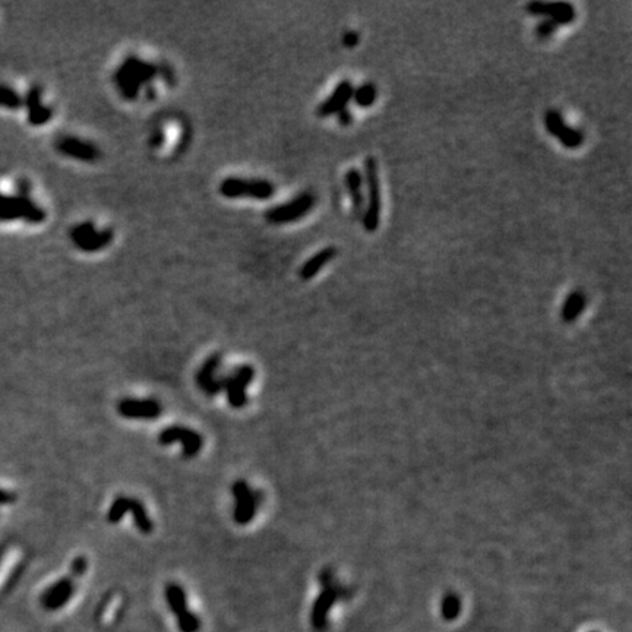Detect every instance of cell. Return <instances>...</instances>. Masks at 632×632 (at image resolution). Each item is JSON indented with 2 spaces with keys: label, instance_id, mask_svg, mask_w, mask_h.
Instances as JSON below:
<instances>
[{
  "label": "cell",
  "instance_id": "5b68a950",
  "mask_svg": "<svg viewBox=\"0 0 632 632\" xmlns=\"http://www.w3.org/2000/svg\"><path fill=\"white\" fill-rule=\"evenodd\" d=\"M220 193L229 200L247 196L258 201H265L276 193V186L264 179L227 178L220 183Z\"/></svg>",
  "mask_w": 632,
  "mask_h": 632
},
{
  "label": "cell",
  "instance_id": "1f68e13d",
  "mask_svg": "<svg viewBox=\"0 0 632 632\" xmlns=\"http://www.w3.org/2000/svg\"><path fill=\"white\" fill-rule=\"evenodd\" d=\"M3 556H5V549H0V562H2Z\"/></svg>",
  "mask_w": 632,
  "mask_h": 632
},
{
  "label": "cell",
  "instance_id": "7402d4cb",
  "mask_svg": "<svg viewBox=\"0 0 632 632\" xmlns=\"http://www.w3.org/2000/svg\"><path fill=\"white\" fill-rule=\"evenodd\" d=\"M584 305H586L584 294H582L581 291H573L568 296V299L564 303L562 318L568 322L574 320L581 314L582 309H584Z\"/></svg>",
  "mask_w": 632,
  "mask_h": 632
},
{
  "label": "cell",
  "instance_id": "e0dca14e",
  "mask_svg": "<svg viewBox=\"0 0 632 632\" xmlns=\"http://www.w3.org/2000/svg\"><path fill=\"white\" fill-rule=\"evenodd\" d=\"M23 104L28 108V120L34 126L44 125L53 116V110L41 103V88L39 85H34L28 91L23 98Z\"/></svg>",
  "mask_w": 632,
  "mask_h": 632
},
{
  "label": "cell",
  "instance_id": "f546056e",
  "mask_svg": "<svg viewBox=\"0 0 632 632\" xmlns=\"http://www.w3.org/2000/svg\"><path fill=\"white\" fill-rule=\"evenodd\" d=\"M358 40H361V37H358V34L356 31H347L343 37V44L347 48H353L358 44Z\"/></svg>",
  "mask_w": 632,
  "mask_h": 632
},
{
  "label": "cell",
  "instance_id": "4dcf8cb0",
  "mask_svg": "<svg viewBox=\"0 0 632 632\" xmlns=\"http://www.w3.org/2000/svg\"><path fill=\"white\" fill-rule=\"evenodd\" d=\"M338 122L341 123V125L347 126V125H350V123L353 122V116L350 113V110L349 108H344L341 110L340 113H338Z\"/></svg>",
  "mask_w": 632,
  "mask_h": 632
},
{
  "label": "cell",
  "instance_id": "8992f818",
  "mask_svg": "<svg viewBox=\"0 0 632 632\" xmlns=\"http://www.w3.org/2000/svg\"><path fill=\"white\" fill-rule=\"evenodd\" d=\"M316 200L312 192H302L286 204H280L267 211L265 218L271 224H289L311 213Z\"/></svg>",
  "mask_w": 632,
  "mask_h": 632
},
{
  "label": "cell",
  "instance_id": "603a6c76",
  "mask_svg": "<svg viewBox=\"0 0 632 632\" xmlns=\"http://www.w3.org/2000/svg\"><path fill=\"white\" fill-rule=\"evenodd\" d=\"M376 97H378L376 86L370 82L361 85L353 93V100L356 102V104L358 107H363V108H367L374 104L376 102Z\"/></svg>",
  "mask_w": 632,
  "mask_h": 632
},
{
  "label": "cell",
  "instance_id": "4316f807",
  "mask_svg": "<svg viewBox=\"0 0 632 632\" xmlns=\"http://www.w3.org/2000/svg\"><path fill=\"white\" fill-rule=\"evenodd\" d=\"M557 30V26L550 21V19H544L542 22L537 23V27H536V35H537V39L539 40H548L550 39V37L555 34V31Z\"/></svg>",
  "mask_w": 632,
  "mask_h": 632
},
{
  "label": "cell",
  "instance_id": "f1b7e54d",
  "mask_svg": "<svg viewBox=\"0 0 632 632\" xmlns=\"http://www.w3.org/2000/svg\"><path fill=\"white\" fill-rule=\"evenodd\" d=\"M18 499V495L14 490L0 488V505H12Z\"/></svg>",
  "mask_w": 632,
  "mask_h": 632
},
{
  "label": "cell",
  "instance_id": "6da1fadb",
  "mask_svg": "<svg viewBox=\"0 0 632 632\" xmlns=\"http://www.w3.org/2000/svg\"><path fill=\"white\" fill-rule=\"evenodd\" d=\"M158 75V66L136 56H128L115 72V84L126 100H135L141 86L150 84Z\"/></svg>",
  "mask_w": 632,
  "mask_h": 632
},
{
  "label": "cell",
  "instance_id": "8fae6325",
  "mask_svg": "<svg viewBox=\"0 0 632 632\" xmlns=\"http://www.w3.org/2000/svg\"><path fill=\"white\" fill-rule=\"evenodd\" d=\"M526 9L530 15L544 17L553 21L557 27L568 26L575 19L574 6L566 2H531Z\"/></svg>",
  "mask_w": 632,
  "mask_h": 632
},
{
  "label": "cell",
  "instance_id": "83f0119b",
  "mask_svg": "<svg viewBox=\"0 0 632 632\" xmlns=\"http://www.w3.org/2000/svg\"><path fill=\"white\" fill-rule=\"evenodd\" d=\"M88 569V559L85 556H78L70 564V573L73 577H82Z\"/></svg>",
  "mask_w": 632,
  "mask_h": 632
},
{
  "label": "cell",
  "instance_id": "9c48e42d",
  "mask_svg": "<svg viewBox=\"0 0 632 632\" xmlns=\"http://www.w3.org/2000/svg\"><path fill=\"white\" fill-rule=\"evenodd\" d=\"M255 378V369L251 365L234 367L230 374L222 376V391H226L229 404L233 408H242L247 404V387Z\"/></svg>",
  "mask_w": 632,
  "mask_h": 632
},
{
  "label": "cell",
  "instance_id": "cb8c5ba5",
  "mask_svg": "<svg viewBox=\"0 0 632 632\" xmlns=\"http://www.w3.org/2000/svg\"><path fill=\"white\" fill-rule=\"evenodd\" d=\"M128 513H129V497L120 495V497L115 498L113 504L110 505V510L107 513V521L111 524H116Z\"/></svg>",
  "mask_w": 632,
  "mask_h": 632
},
{
  "label": "cell",
  "instance_id": "3957f363",
  "mask_svg": "<svg viewBox=\"0 0 632 632\" xmlns=\"http://www.w3.org/2000/svg\"><path fill=\"white\" fill-rule=\"evenodd\" d=\"M231 495L234 498L233 518L236 524L247 526L253 521L256 513L264 501V493L251 488L249 483L239 479L233 483Z\"/></svg>",
  "mask_w": 632,
  "mask_h": 632
},
{
  "label": "cell",
  "instance_id": "277c9868",
  "mask_svg": "<svg viewBox=\"0 0 632 632\" xmlns=\"http://www.w3.org/2000/svg\"><path fill=\"white\" fill-rule=\"evenodd\" d=\"M365 182L367 186V204L365 207L363 226L367 231H376L381 220V182L378 161L367 157L365 161Z\"/></svg>",
  "mask_w": 632,
  "mask_h": 632
},
{
  "label": "cell",
  "instance_id": "4fadbf2b",
  "mask_svg": "<svg viewBox=\"0 0 632 632\" xmlns=\"http://www.w3.org/2000/svg\"><path fill=\"white\" fill-rule=\"evenodd\" d=\"M221 354H211L202 363L200 370L196 372V383L208 396H216L222 392V376H217V372L221 366Z\"/></svg>",
  "mask_w": 632,
  "mask_h": 632
},
{
  "label": "cell",
  "instance_id": "9a60e30c",
  "mask_svg": "<svg viewBox=\"0 0 632 632\" xmlns=\"http://www.w3.org/2000/svg\"><path fill=\"white\" fill-rule=\"evenodd\" d=\"M56 150L60 154L81 161H95L102 157V151L97 145L79 140L77 136H61L56 141Z\"/></svg>",
  "mask_w": 632,
  "mask_h": 632
},
{
  "label": "cell",
  "instance_id": "d6986e66",
  "mask_svg": "<svg viewBox=\"0 0 632 632\" xmlns=\"http://www.w3.org/2000/svg\"><path fill=\"white\" fill-rule=\"evenodd\" d=\"M338 593L334 590L332 587H328L325 584V590L319 594V597L316 599L314 604V611H312V625L315 629H324L327 626V617L329 613V609L332 604L336 603Z\"/></svg>",
  "mask_w": 632,
  "mask_h": 632
},
{
  "label": "cell",
  "instance_id": "ffe728a7",
  "mask_svg": "<svg viewBox=\"0 0 632 632\" xmlns=\"http://www.w3.org/2000/svg\"><path fill=\"white\" fill-rule=\"evenodd\" d=\"M337 256V249L334 246H328L325 249L319 251L312 258H309L307 261L300 268V278L302 280H311L318 272L324 268L328 262H331L334 258Z\"/></svg>",
  "mask_w": 632,
  "mask_h": 632
},
{
  "label": "cell",
  "instance_id": "52a82bcc",
  "mask_svg": "<svg viewBox=\"0 0 632 632\" xmlns=\"http://www.w3.org/2000/svg\"><path fill=\"white\" fill-rule=\"evenodd\" d=\"M70 240L73 242L79 251L91 253L98 252L107 247L115 238V231L111 229L97 230L93 221H85L77 224L70 230Z\"/></svg>",
  "mask_w": 632,
  "mask_h": 632
},
{
  "label": "cell",
  "instance_id": "30bf717a",
  "mask_svg": "<svg viewBox=\"0 0 632 632\" xmlns=\"http://www.w3.org/2000/svg\"><path fill=\"white\" fill-rule=\"evenodd\" d=\"M158 442L161 445H166V447L175 442H180L182 455L183 458H188V460L195 458L204 448V438L201 437V433L179 425H173L161 430L158 435Z\"/></svg>",
  "mask_w": 632,
  "mask_h": 632
},
{
  "label": "cell",
  "instance_id": "2e32d148",
  "mask_svg": "<svg viewBox=\"0 0 632 632\" xmlns=\"http://www.w3.org/2000/svg\"><path fill=\"white\" fill-rule=\"evenodd\" d=\"M354 93V86L350 81H341L336 90L332 91V94L327 98V100L322 102L318 108H316V115L319 117H328L332 115H338L341 110L347 108V104L353 98Z\"/></svg>",
  "mask_w": 632,
  "mask_h": 632
},
{
  "label": "cell",
  "instance_id": "ba28073f",
  "mask_svg": "<svg viewBox=\"0 0 632 632\" xmlns=\"http://www.w3.org/2000/svg\"><path fill=\"white\" fill-rule=\"evenodd\" d=\"M166 600L171 613L178 619V626L180 632H198L201 628V621L195 613L189 611L188 599L183 587L178 582H169L164 590Z\"/></svg>",
  "mask_w": 632,
  "mask_h": 632
},
{
  "label": "cell",
  "instance_id": "484cf974",
  "mask_svg": "<svg viewBox=\"0 0 632 632\" xmlns=\"http://www.w3.org/2000/svg\"><path fill=\"white\" fill-rule=\"evenodd\" d=\"M460 599L454 594H448L447 597L442 600V616L447 619V621H452L458 615H460Z\"/></svg>",
  "mask_w": 632,
  "mask_h": 632
},
{
  "label": "cell",
  "instance_id": "7c38bea8",
  "mask_svg": "<svg viewBox=\"0 0 632 632\" xmlns=\"http://www.w3.org/2000/svg\"><path fill=\"white\" fill-rule=\"evenodd\" d=\"M117 413L125 419L154 420L163 413V407L154 399H123L117 403Z\"/></svg>",
  "mask_w": 632,
  "mask_h": 632
},
{
  "label": "cell",
  "instance_id": "7a4b0ae2",
  "mask_svg": "<svg viewBox=\"0 0 632 632\" xmlns=\"http://www.w3.org/2000/svg\"><path fill=\"white\" fill-rule=\"evenodd\" d=\"M30 192V182L22 179L18 184V195L10 196L0 193V220H26L31 224L41 222L46 218V213L41 207L31 200Z\"/></svg>",
  "mask_w": 632,
  "mask_h": 632
},
{
  "label": "cell",
  "instance_id": "ac0fdd59",
  "mask_svg": "<svg viewBox=\"0 0 632 632\" xmlns=\"http://www.w3.org/2000/svg\"><path fill=\"white\" fill-rule=\"evenodd\" d=\"M345 189L352 200V209L356 218H363L365 214V196H363V176L357 169H350L345 175Z\"/></svg>",
  "mask_w": 632,
  "mask_h": 632
},
{
  "label": "cell",
  "instance_id": "44dd1931",
  "mask_svg": "<svg viewBox=\"0 0 632 632\" xmlns=\"http://www.w3.org/2000/svg\"><path fill=\"white\" fill-rule=\"evenodd\" d=\"M129 513L133 515V523L136 528L144 533V535H150L154 530V521L148 515L144 504L136 498H129Z\"/></svg>",
  "mask_w": 632,
  "mask_h": 632
},
{
  "label": "cell",
  "instance_id": "5bb4252c",
  "mask_svg": "<svg viewBox=\"0 0 632 632\" xmlns=\"http://www.w3.org/2000/svg\"><path fill=\"white\" fill-rule=\"evenodd\" d=\"M73 594H75V582L72 578L65 577L47 587L41 594L40 602L46 611L55 612L61 609L73 597Z\"/></svg>",
  "mask_w": 632,
  "mask_h": 632
},
{
  "label": "cell",
  "instance_id": "d4e9b609",
  "mask_svg": "<svg viewBox=\"0 0 632 632\" xmlns=\"http://www.w3.org/2000/svg\"><path fill=\"white\" fill-rule=\"evenodd\" d=\"M23 106V98L6 85H0V107L17 110Z\"/></svg>",
  "mask_w": 632,
  "mask_h": 632
}]
</instances>
